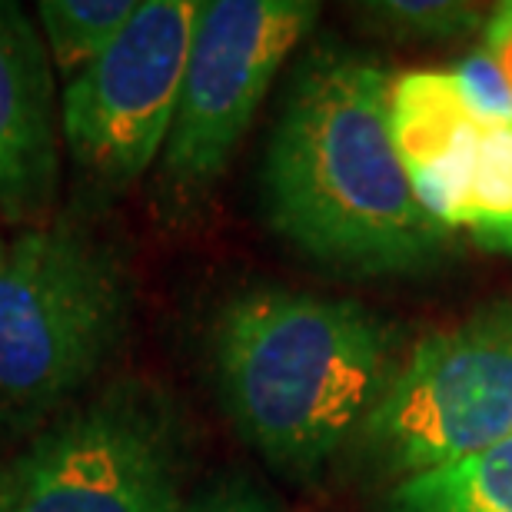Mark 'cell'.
I'll return each mask as SVG.
<instances>
[{"label": "cell", "instance_id": "1", "mask_svg": "<svg viewBox=\"0 0 512 512\" xmlns=\"http://www.w3.org/2000/svg\"><path fill=\"white\" fill-rule=\"evenodd\" d=\"M393 77L373 57L320 44L300 60L263 157V210L310 260L366 276L439 260L449 227L416 200L389 133Z\"/></svg>", "mask_w": 512, "mask_h": 512}, {"label": "cell", "instance_id": "2", "mask_svg": "<svg viewBox=\"0 0 512 512\" xmlns=\"http://www.w3.org/2000/svg\"><path fill=\"white\" fill-rule=\"evenodd\" d=\"M210 363L243 443L283 476L313 479L386 393L396 330L343 296L250 286L213 316Z\"/></svg>", "mask_w": 512, "mask_h": 512}, {"label": "cell", "instance_id": "3", "mask_svg": "<svg viewBox=\"0 0 512 512\" xmlns=\"http://www.w3.org/2000/svg\"><path fill=\"white\" fill-rule=\"evenodd\" d=\"M130 263L77 213L0 240V426H34L97 380L127 343Z\"/></svg>", "mask_w": 512, "mask_h": 512}, {"label": "cell", "instance_id": "4", "mask_svg": "<svg viewBox=\"0 0 512 512\" xmlns=\"http://www.w3.org/2000/svg\"><path fill=\"white\" fill-rule=\"evenodd\" d=\"M190 429L160 383L124 376L57 416L7 473V512H180Z\"/></svg>", "mask_w": 512, "mask_h": 512}, {"label": "cell", "instance_id": "5", "mask_svg": "<svg viewBox=\"0 0 512 512\" xmlns=\"http://www.w3.org/2000/svg\"><path fill=\"white\" fill-rule=\"evenodd\" d=\"M313 0H207L200 4L180 104L160 150L153 203L187 220L223 180L273 77L310 34Z\"/></svg>", "mask_w": 512, "mask_h": 512}, {"label": "cell", "instance_id": "6", "mask_svg": "<svg viewBox=\"0 0 512 512\" xmlns=\"http://www.w3.org/2000/svg\"><path fill=\"white\" fill-rule=\"evenodd\" d=\"M512 436V303L423 336L366 416L360 446L383 476H419Z\"/></svg>", "mask_w": 512, "mask_h": 512}, {"label": "cell", "instance_id": "7", "mask_svg": "<svg viewBox=\"0 0 512 512\" xmlns=\"http://www.w3.org/2000/svg\"><path fill=\"white\" fill-rule=\"evenodd\" d=\"M197 0H143L60 97V133L84 200L130 190L160 157L180 104Z\"/></svg>", "mask_w": 512, "mask_h": 512}, {"label": "cell", "instance_id": "8", "mask_svg": "<svg viewBox=\"0 0 512 512\" xmlns=\"http://www.w3.org/2000/svg\"><path fill=\"white\" fill-rule=\"evenodd\" d=\"M60 114L44 40L30 17L0 0V217L20 227L54 220Z\"/></svg>", "mask_w": 512, "mask_h": 512}, {"label": "cell", "instance_id": "9", "mask_svg": "<svg viewBox=\"0 0 512 512\" xmlns=\"http://www.w3.org/2000/svg\"><path fill=\"white\" fill-rule=\"evenodd\" d=\"M473 127L453 70H406L389 84V133L409 177L443 160Z\"/></svg>", "mask_w": 512, "mask_h": 512}, {"label": "cell", "instance_id": "10", "mask_svg": "<svg viewBox=\"0 0 512 512\" xmlns=\"http://www.w3.org/2000/svg\"><path fill=\"white\" fill-rule=\"evenodd\" d=\"M389 512H512V436L459 463L403 479Z\"/></svg>", "mask_w": 512, "mask_h": 512}, {"label": "cell", "instance_id": "11", "mask_svg": "<svg viewBox=\"0 0 512 512\" xmlns=\"http://www.w3.org/2000/svg\"><path fill=\"white\" fill-rule=\"evenodd\" d=\"M137 4L140 0H44L37 17L57 74L70 84L94 64L127 27Z\"/></svg>", "mask_w": 512, "mask_h": 512}, {"label": "cell", "instance_id": "12", "mask_svg": "<svg viewBox=\"0 0 512 512\" xmlns=\"http://www.w3.org/2000/svg\"><path fill=\"white\" fill-rule=\"evenodd\" d=\"M463 230L489 250H512V124L483 130Z\"/></svg>", "mask_w": 512, "mask_h": 512}, {"label": "cell", "instance_id": "13", "mask_svg": "<svg viewBox=\"0 0 512 512\" xmlns=\"http://www.w3.org/2000/svg\"><path fill=\"white\" fill-rule=\"evenodd\" d=\"M360 10L399 40H459L486 27L483 10L476 4H453V0H380V4H363Z\"/></svg>", "mask_w": 512, "mask_h": 512}, {"label": "cell", "instance_id": "14", "mask_svg": "<svg viewBox=\"0 0 512 512\" xmlns=\"http://www.w3.org/2000/svg\"><path fill=\"white\" fill-rule=\"evenodd\" d=\"M456 87L463 94L466 110L479 127H506L512 124V87L506 84L503 70L493 64L486 50L463 57L453 67Z\"/></svg>", "mask_w": 512, "mask_h": 512}, {"label": "cell", "instance_id": "15", "mask_svg": "<svg viewBox=\"0 0 512 512\" xmlns=\"http://www.w3.org/2000/svg\"><path fill=\"white\" fill-rule=\"evenodd\" d=\"M180 512H283L280 503L243 473H227L210 479L197 493L187 496Z\"/></svg>", "mask_w": 512, "mask_h": 512}, {"label": "cell", "instance_id": "16", "mask_svg": "<svg viewBox=\"0 0 512 512\" xmlns=\"http://www.w3.org/2000/svg\"><path fill=\"white\" fill-rule=\"evenodd\" d=\"M483 50L493 57V64L503 70L506 84L512 87V4H499L493 14L486 17Z\"/></svg>", "mask_w": 512, "mask_h": 512}, {"label": "cell", "instance_id": "17", "mask_svg": "<svg viewBox=\"0 0 512 512\" xmlns=\"http://www.w3.org/2000/svg\"><path fill=\"white\" fill-rule=\"evenodd\" d=\"M0 512H7V473H0Z\"/></svg>", "mask_w": 512, "mask_h": 512}]
</instances>
